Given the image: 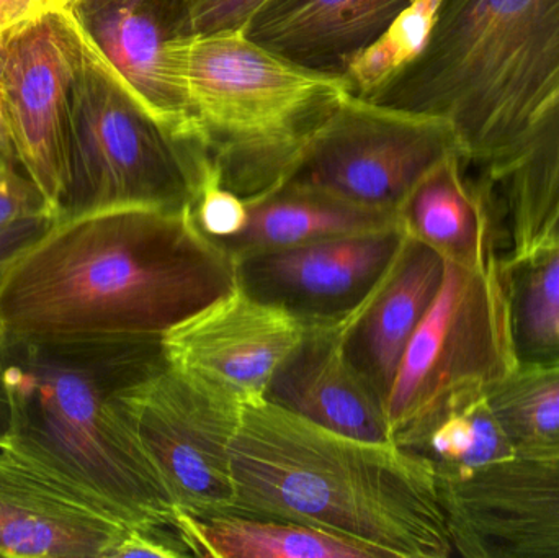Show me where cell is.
<instances>
[{
  "instance_id": "f1b7e54d",
  "label": "cell",
  "mask_w": 559,
  "mask_h": 558,
  "mask_svg": "<svg viewBox=\"0 0 559 558\" xmlns=\"http://www.w3.org/2000/svg\"><path fill=\"white\" fill-rule=\"evenodd\" d=\"M127 557L187 558L192 554L174 527L130 526L111 554V558Z\"/></svg>"
},
{
  "instance_id": "e575fe53",
  "label": "cell",
  "mask_w": 559,
  "mask_h": 558,
  "mask_svg": "<svg viewBox=\"0 0 559 558\" xmlns=\"http://www.w3.org/2000/svg\"><path fill=\"white\" fill-rule=\"evenodd\" d=\"M69 2H71V0H55V5L64 7L68 5Z\"/></svg>"
},
{
  "instance_id": "83f0119b",
  "label": "cell",
  "mask_w": 559,
  "mask_h": 558,
  "mask_svg": "<svg viewBox=\"0 0 559 558\" xmlns=\"http://www.w3.org/2000/svg\"><path fill=\"white\" fill-rule=\"evenodd\" d=\"M197 36L245 33L251 20L271 0H186Z\"/></svg>"
},
{
  "instance_id": "603a6c76",
  "label": "cell",
  "mask_w": 559,
  "mask_h": 558,
  "mask_svg": "<svg viewBox=\"0 0 559 558\" xmlns=\"http://www.w3.org/2000/svg\"><path fill=\"white\" fill-rule=\"evenodd\" d=\"M488 399L518 452L559 446V354L522 360Z\"/></svg>"
},
{
  "instance_id": "52a82bcc",
  "label": "cell",
  "mask_w": 559,
  "mask_h": 558,
  "mask_svg": "<svg viewBox=\"0 0 559 558\" xmlns=\"http://www.w3.org/2000/svg\"><path fill=\"white\" fill-rule=\"evenodd\" d=\"M511 282L501 258L479 268L447 264L439 295L401 360L386 400L396 439L445 400L491 389L521 366Z\"/></svg>"
},
{
  "instance_id": "e0dca14e",
  "label": "cell",
  "mask_w": 559,
  "mask_h": 558,
  "mask_svg": "<svg viewBox=\"0 0 559 558\" xmlns=\"http://www.w3.org/2000/svg\"><path fill=\"white\" fill-rule=\"evenodd\" d=\"M445 278V261L404 235L373 290L347 317L345 353L386 408L404 353Z\"/></svg>"
},
{
  "instance_id": "4fadbf2b",
  "label": "cell",
  "mask_w": 559,
  "mask_h": 558,
  "mask_svg": "<svg viewBox=\"0 0 559 558\" xmlns=\"http://www.w3.org/2000/svg\"><path fill=\"white\" fill-rule=\"evenodd\" d=\"M437 488L459 556L559 558V446Z\"/></svg>"
},
{
  "instance_id": "44dd1931",
  "label": "cell",
  "mask_w": 559,
  "mask_h": 558,
  "mask_svg": "<svg viewBox=\"0 0 559 558\" xmlns=\"http://www.w3.org/2000/svg\"><path fill=\"white\" fill-rule=\"evenodd\" d=\"M394 442L429 464L437 484L463 482L518 454L488 399V389L455 393Z\"/></svg>"
},
{
  "instance_id": "d4e9b609",
  "label": "cell",
  "mask_w": 559,
  "mask_h": 558,
  "mask_svg": "<svg viewBox=\"0 0 559 558\" xmlns=\"http://www.w3.org/2000/svg\"><path fill=\"white\" fill-rule=\"evenodd\" d=\"M440 3L442 0H416L401 13L386 35L355 62L345 81L352 94L365 97L419 55L432 32Z\"/></svg>"
},
{
  "instance_id": "4dcf8cb0",
  "label": "cell",
  "mask_w": 559,
  "mask_h": 558,
  "mask_svg": "<svg viewBox=\"0 0 559 558\" xmlns=\"http://www.w3.org/2000/svg\"><path fill=\"white\" fill-rule=\"evenodd\" d=\"M52 5V0H0V35L41 15Z\"/></svg>"
},
{
  "instance_id": "7a4b0ae2",
  "label": "cell",
  "mask_w": 559,
  "mask_h": 558,
  "mask_svg": "<svg viewBox=\"0 0 559 558\" xmlns=\"http://www.w3.org/2000/svg\"><path fill=\"white\" fill-rule=\"evenodd\" d=\"M236 285L192 209L94 210L59 216L0 274V323L46 343L163 340Z\"/></svg>"
},
{
  "instance_id": "5bb4252c",
  "label": "cell",
  "mask_w": 559,
  "mask_h": 558,
  "mask_svg": "<svg viewBox=\"0 0 559 558\" xmlns=\"http://www.w3.org/2000/svg\"><path fill=\"white\" fill-rule=\"evenodd\" d=\"M403 238L396 226L246 256L236 261L238 284L306 327L342 320L373 290Z\"/></svg>"
},
{
  "instance_id": "9a60e30c",
  "label": "cell",
  "mask_w": 559,
  "mask_h": 558,
  "mask_svg": "<svg viewBox=\"0 0 559 558\" xmlns=\"http://www.w3.org/2000/svg\"><path fill=\"white\" fill-rule=\"evenodd\" d=\"M128 527L12 449H0V557L111 558Z\"/></svg>"
},
{
  "instance_id": "8fae6325",
  "label": "cell",
  "mask_w": 559,
  "mask_h": 558,
  "mask_svg": "<svg viewBox=\"0 0 559 558\" xmlns=\"http://www.w3.org/2000/svg\"><path fill=\"white\" fill-rule=\"evenodd\" d=\"M64 9L98 58L190 146L186 62L199 36L186 0H71Z\"/></svg>"
},
{
  "instance_id": "484cf974",
  "label": "cell",
  "mask_w": 559,
  "mask_h": 558,
  "mask_svg": "<svg viewBox=\"0 0 559 558\" xmlns=\"http://www.w3.org/2000/svg\"><path fill=\"white\" fill-rule=\"evenodd\" d=\"M39 215H58L19 161L0 153V226Z\"/></svg>"
},
{
  "instance_id": "836d02e7",
  "label": "cell",
  "mask_w": 559,
  "mask_h": 558,
  "mask_svg": "<svg viewBox=\"0 0 559 558\" xmlns=\"http://www.w3.org/2000/svg\"><path fill=\"white\" fill-rule=\"evenodd\" d=\"M557 249H559V219L557 225H555L554 231H551L550 238H548L547 248H545L542 256L550 254V252L557 251Z\"/></svg>"
},
{
  "instance_id": "277c9868",
  "label": "cell",
  "mask_w": 559,
  "mask_h": 558,
  "mask_svg": "<svg viewBox=\"0 0 559 558\" xmlns=\"http://www.w3.org/2000/svg\"><path fill=\"white\" fill-rule=\"evenodd\" d=\"M166 364L160 340L46 343L5 334L12 435L3 448L127 526L174 527L176 507L121 405L128 387Z\"/></svg>"
},
{
  "instance_id": "8992f818",
  "label": "cell",
  "mask_w": 559,
  "mask_h": 558,
  "mask_svg": "<svg viewBox=\"0 0 559 558\" xmlns=\"http://www.w3.org/2000/svg\"><path fill=\"white\" fill-rule=\"evenodd\" d=\"M206 182L187 144L84 41L72 92L71 190L62 216L120 206L193 210Z\"/></svg>"
},
{
  "instance_id": "7c38bea8",
  "label": "cell",
  "mask_w": 559,
  "mask_h": 558,
  "mask_svg": "<svg viewBox=\"0 0 559 558\" xmlns=\"http://www.w3.org/2000/svg\"><path fill=\"white\" fill-rule=\"evenodd\" d=\"M306 330L295 314L252 297L238 284L173 328L160 343L173 369L245 408L267 400L275 373Z\"/></svg>"
},
{
  "instance_id": "d590c367",
  "label": "cell",
  "mask_w": 559,
  "mask_h": 558,
  "mask_svg": "<svg viewBox=\"0 0 559 558\" xmlns=\"http://www.w3.org/2000/svg\"><path fill=\"white\" fill-rule=\"evenodd\" d=\"M52 2H55V0H52Z\"/></svg>"
},
{
  "instance_id": "6da1fadb",
  "label": "cell",
  "mask_w": 559,
  "mask_h": 558,
  "mask_svg": "<svg viewBox=\"0 0 559 558\" xmlns=\"http://www.w3.org/2000/svg\"><path fill=\"white\" fill-rule=\"evenodd\" d=\"M364 98L449 124L501 190L506 271L544 254L559 219V0H442L419 55Z\"/></svg>"
},
{
  "instance_id": "9c48e42d",
  "label": "cell",
  "mask_w": 559,
  "mask_h": 558,
  "mask_svg": "<svg viewBox=\"0 0 559 558\" xmlns=\"http://www.w3.org/2000/svg\"><path fill=\"white\" fill-rule=\"evenodd\" d=\"M121 405L176 513L231 511V446L242 406L209 392L169 364L128 387Z\"/></svg>"
},
{
  "instance_id": "ffe728a7",
  "label": "cell",
  "mask_w": 559,
  "mask_h": 558,
  "mask_svg": "<svg viewBox=\"0 0 559 558\" xmlns=\"http://www.w3.org/2000/svg\"><path fill=\"white\" fill-rule=\"evenodd\" d=\"M246 203L245 229L235 238L218 241L235 261L259 252L400 226L396 213L365 209L292 182Z\"/></svg>"
},
{
  "instance_id": "d6986e66",
  "label": "cell",
  "mask_w": 559,
  "mask_h": 558,
  "mask_svg": "<svg viewBox=\"0 0 559 558\" xmlns=\"http://www.w3.org/2000/svg\"><path fill=\"white\" fill-rule=\"evenodd\" d=\"M463 166L460 153H452L430 167L401 203L397 222L447 264L473 269L496 252L486 193L466 182Z\"/></svg>"
},
{
  "instance_id": "2e32d148",
  "label": "cell",
  "mask_w": 559,
  "mask_h": 558,
  "mask_svg": "<svg viewBox=\"0 0 559 558\" xmlns=\"http://www.w3.org/2000/svg\"><path fill=\"white\" fill-rule=\"evenodd\" d=\"M414 2L271 0L246 26L245 36L292 64L345 82L355 62Z\"/></svg>"
},
{
  "instance_id": "7402d4cb",
  "label": "cell",
  "mask_w": 559,
  "mask_h": 558,
  "mask_svg": "<svg viewBox=\"0 0 559 558\" xmlns=\"http://www.w3.org/2000/svg\"><path fill=\"white\" fill-rule=\"evenodd\" d=\"M174 527L192 557L380 558L347 537L236 511L176 513Z\"/></svg>"
},
{
  "instance_id": "3957f363",
  "label": "cell",
  "mask_w": 559,
  "mask_h": 558,
  "mask_svg": "<svg viewBox=\"0 0 559 558\" xmlns=\"http://www.w3.org/2000/svg\"><path fill=\"white\" fill-rule=\"evenodd\" d=\"M231 511L347 537L380 558L455 556L436 475L394 441H365L274 403L245 406Z\"/></svg>"
},
{
  "instance_id": "5b68a950",
  "label": "cell",
  "mask_w": 559,
  "mask_h": 558,
  "mask_svg": "<svg viewBox=\"0 0 559 558\" xmlns=\"http://www.w3.org/2000/svg\"><path fill=\"white\" fill-rule=\"evenodd\" d=\"M186 81L190 150L245 202L292 179L316 134L350 94L347 82L292 64L242 32L197 38Z\"/></svg>"
},
{
  "instance_id": "ba28073f",
  "label": "cell",
  "mask_w": 559,
  "mask_h": 558,
  "mask_svg": "<svg viewBox=\"0 0 559 558\" xmlns=\"http://www.w3.org/2000/svg\"><path fill=\"white\" fill-rule=\"evenodd\" d=\"M452 153H460L459 144L445 121L380 107L350 92L288 182L397 215L417 180Z\"/></svg>"
},
{
  "instance_id": "ac0fdd59",
  "label": "cell",
  "mask_w": 559,
  "mask_h": 558,
  "mask_svg": "<svg viewBox=\"0 0 559 558\" xmlns=\"http://www.w3.org/2000/svg\"><path fill=\"white\" fill-rule=\"evenodd\" d=\"M347 317L308 327L275 373L267 402L342 435L393 441L386 408L345 353Z\"/></svg>"
},
{
  "instance_id": "4316f807",
  "label": "cell",
  "mask_w": 559,
  "mask_h": 558,
  "mask_svg": "<svg viewBox=\"0 0 559 558\" xmlns=\"http://www.w3.org/2000/svg\"><path fill=\"white\" fill-rule=\"evenodd\" d=\"M192 212L200 229L215 241L235 238L248 223V203L216 180L202 187Z\"/></svg>"
},
{
  "instance_id": "d6a6232c",
  "label": "cell",
  "mask_w": 559,
  "mask_h": 558,
  "mask_svg": "<svg viewBox=\"0 0 559 558\" xmlns=\"http://www.w3.org/2000/svg\"><path fill=\"white\" fill-rule=\"evenodd\" d=\"M0 153L15 157V151H13L12 141H10L9 128H7L5 114H3L2 100H0Z\"/></svg>"
},
{
  "instance_id": "cb8c5ba5",
  "label": "cell",
  "mask_w": 559,
  "mask_h": 558,
  "mask_svg": "<svg viewBox=\"0 0 559 558\" xmlns=\"http://www.w3.org/2000/svg\"><path fill=\"white\" fill-rule=\"evenodd\" d=\"M521 360L559 354V249L508 272Z\"/></svg>"
},
{
  "instance_id": "30bf717a",
  "label": "cell",
  "mask_w": 559,
  "mask_h": 558,
  "mask_svg": "<svg viewBox=\"0 0 559 558\" xmlns=\"http://www.w3.org/2000/svg\"><path fill=\"white\" fill-rule=\"evenodd\" d=\"M81 33L64 7L0 35V100L16 161L62 216L71 190L72 92Z\"/></svg>"
},
{
  "instance_id": "f546056e",
  "label": "cell",
  "mask_w": 559,
  "mask_h": 558,
  "mask_svg": "<svg viewBox=\"0 0 559 558\" xmlns=\"http://www.w3.org/2000/svg\"><path fill=\"white\" fill-rule=\"evenodd\" d=\"M58 218V215H39L0 226V274L26 248L38 241Z\"/></svg>"
},
{
  "instance_id": "1f68e13d",
  "label": "cell",
  "mask_w": 559,
  "mask_h": 558,
  "mask_svg": "<svg viewBox=\"0 0 559 558\" xmlns=\"http://www.w3.org/2000/svg\"><path fill=\"white\" fill-rule=\"evenodd\" d=\"M3 351H5V331L0 323V449L7 446L12 435V406H10L9 390L3 377Z\"/></svg>"
}]
</instances>
